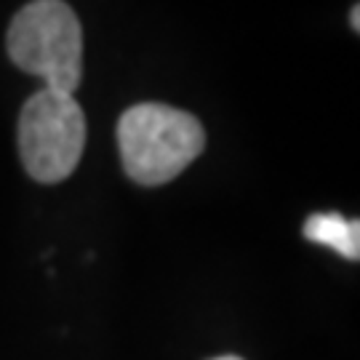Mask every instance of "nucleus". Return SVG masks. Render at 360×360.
<instances>
[{
  "label": "nucleus",
  "instance_id": "obj_1",
  "mask_svg": "<svg viewBox=\"0 0 360 360\" xmlns=\"http://www.w3.org/2000/svg\"><path fill=\"white\" fill-rule=\"evenodd\" d=\"M117 147L131 179L158 187L176 179L203 153L206 131L184 110L144 102L123 112L117 123Z\"/></svg>",
  "mask_w": 360,
  "mask_h": 360
},
{
  "label": "nucleus",
  "instance_id": "obj_2",
  "mask_svg": "<svg viewBox=\"0 0 360 360\" xmlns=\"http://www.w3.org/2000/svg\"><path fill=\"white\" fill-rule=\"evenodd\" d=\"M11 62L46 80V89L75 94L83 77V30L65 0H32L6 32Z\"/></svg>",
  "mask_w": 360,
  "mask_h": 360
},
{
  "label": "nucleus",
  "instance_id": "obj_5",
  "mask_svg": "<svg viewBox=\"0 0 360 360\" xmlns=\"http://www.w3.org/2000/svg\"><path fill=\"white\" fill-rule=\"evenodd\" d=\"M358 13H360V8L355 6V8H352V27H355V30H360V16H358Z\"/></svg>",
  "mask_w": 360,
  "mask_h": 360
},
{
  "label": "nucleus",
  "instance_id": "obj_6",
  "mask_svg": "<svg viewBox=\"0 0 360 360\" xmlns=\"http://www.w3.org/2000/svg\"><path fill=\"white\" fill-rule=\"evenodd\" d=\"M214 360H243V358H235V355H221V358H214Z\"/></svg>",
  "mask_w": 360,
  "mask_h": 360
},
{
  "label": "nucleus",
  "instance_id": "obj_3",
  "mask_svg": "<svg viewBox=\"0 0 360 360\" xmlns=\"http://www.w3.org/2000/svg\"><path fill=\"white\" fill-rule=\"evenodd\" d=\"M86 147V115L72 94L43 89L27 99L19 115V155L40 184L67 179Z\"/></svg>",
  "mask_w": 360,
  "mask_h": 360
},
{
  "label": "nucleus",
  "instance_id": "obj_4",
  "mask_svg": "<svg viewBox=\"0 0 360 360\" xmlns=\"http://www.w3.org/2000/svg\"><path fill=\"white\" fill-rule=\"evenodd\" d=\"M304 238L312 243L328 245L342 257L358 262L360 259V221L345 219L339 214H315L304 221Z\"/></svg>",
  "mask_w": 360,
  "mask_h": 360
}]
</instances>
